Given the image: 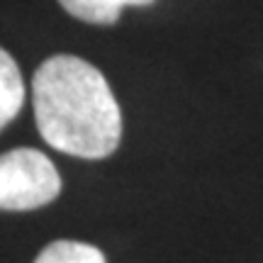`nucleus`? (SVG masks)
Masks as SVG:
<instances>
[{
    "label": "nucleus",
    "mask_w": 263,
    "mask_h": 263,
    "mask_svg": "<svg viewBox=\"0 0 263 263\" xmlns=\"http://www.w3.org/2000/svg\"><path fill=\"white\" fill-rule=\"evenodd\" d=\"M61 8L88 25H115L124 8H144L154 0H59Z\"/></svg>",
    "instance_id": "4"
},
{
    "label": "nucleus",
    "mask_w": 263,
    "mask_h": 263,
    "mask_svg": "<svg viewBox=\"0 0 263 263\" xmlns=\"http://www.w3.org/2000/svg\"><path fill=\"white\" fill-rule=\"evenodd\" d=\"M61 176L47 154L37 149H12L0 154V210L25 212L57 200Z\"/></svg>",
    "instance_id": "2"
},
{
    "label": "nucleus",
    "mask_w": 263,
    "mask_h": 263,
    "mask_svg": "<svg viewBox=\"0 0 263 263\" xmlns=\"http://www.w3.org/2000/svg\"><path fill=\"white\" fill-rule=\"evenodd\" d=\"M25 105V83L15 59L0 47V132L20 115Z\"/></svg>",
    "instance_id": "3"
},
{
    "label": "nucleus",
    "mask_w": 263,
    "mask_h": 263,
    "mask_svg": "<svg viewBox=\"0 0 263 263\" xmlns=\"http://www.w3.org/2000/svg\"><path fill=\"white\" fill-rule=\"evenodd\" d=\"M34 263H105V256L93 244L59 239V241H51L37 256Z\"/></svg>",
    "instance_id": "5"
},
{
    "label": "nucleus",
    "mask_w": 263,
    "mask_h": 263,
    "mask_svg": "<svg viewBox=\"0 0 263 263\" xmlns=\"http://www.w3.org/2000/svg\"><path fill=\"white\" fill-rule=\"evenodd\" d=\"M42 139L78 159H105L122 139V112L105 76L78 57L47 59L32 78Z\"/></svg>",
    "instance_id": "1"
}]
</instances>
